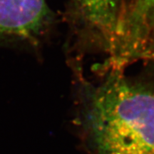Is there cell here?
Wrapping results in <instances>:
<instances>
[{
	"mask_svg": "<svg viewBox=\"0 0 154 154\" xmlns=\"http://www.w3.org/2000/svg\"><path fill=\"white\" fill-rule=\"evenodd\" d=\"M88 131L99 154H154V93L113 76L91 96Z\"/></svg>",
	"mask_w": 154,
	"mask_h": 154,
	"instance_id": "cell-1",
	"label": "cell"
},
{
	"mask_svg": "<svg viewBox=\"0 0 154 154\" xmlns=\"http://www.w3.org/2000/svg\"><path fill=\"white\" fill-rule=\"evenodd\" d=\"M49 14L45 0H0V38L34 41Z\"/></svg>",
	"mask_w": 154,
	"mask_h": 154,
	"instance_id": "cell-2",
	"label": "cell"
},
{
	"mask_svg": "<svg viewBox=\"0 0 154 154\" xmlns=\"http://www.w3.org/2000/svg\"><path fill=\"white\" fill-rule=\"evenodd\" d=\"M86 18L108 38L118 34L120 0H78Z\"/></svg>",
	"mask_w": 154,
	"mask_h": 154,
	"instance_id": "cell-3",
	"label": "cell"
},
{
	"mask_svg": "<svg viewBox=\"0 0 154 154\" xmlns=\"http://www.w3.org/2000/svg\"><path fill=\"white\" fill-rule=\"evenodd\" d=\"M154 10V0H137L130 23L133 34L137 36Z\"/></svg>",
	"mask_w": 154,
	"mask_h": 154,
	"instance_id": "cell-4",
	"label": "cell"
}]
</instances>
